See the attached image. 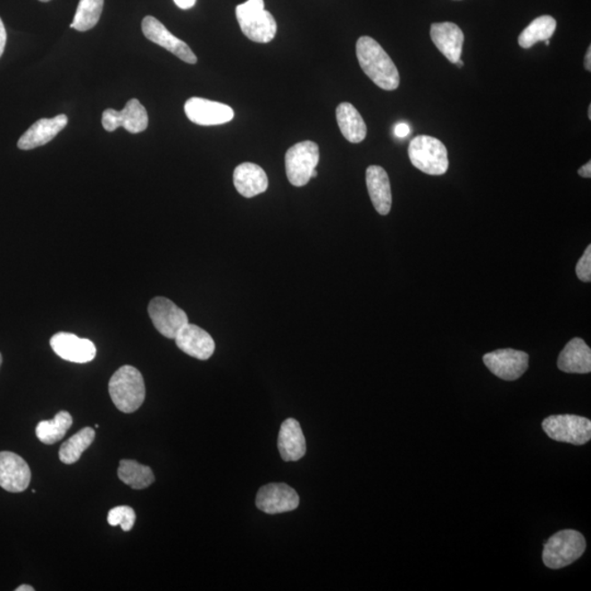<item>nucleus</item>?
Instances as JSON below:
<instances>
[{
	"instance_id": "obj_1",
	"label": "nucleus",
	"mask_w": 591,
	"mask_h": 591,
	"mask_svg": "<svg viewBox=\"0 0 591 591\" xmlns=\"http://www.w3.org/2000/svg\"><path fill=\"white\" fill-rule=\"evenodd\" d=\"M356 55L362 71L379 88L392 91L400 86V74L391 57L374 38L362 37L356 43Z\"/></svg>"
},
{
	"instance_id": "obj_2",
	"label": "nucleus",
	"mask_w": 591,
	"mask_h": 591,
	"mask_svg": "<svg viewBox=\"0 0 591 591\" xmlns=\"http://www.w3.org/2000/svg\"><path fill=\"white\" fill-rule=\"evenodd\" d=\"M109 394L116 409L123 413L137 412L146 398L142 374L133 366L119 368L110 379Z\"/></svg>"
},
{
	"instance_id": "obj_3",
	"label": "nucleus",
	"mask_w": 591,
	"mask_h": 591,
	"mask_svg": "<svg viewBox=\"0 0 591 591\" xmlns=\"http://www.w3.org/2000/svg\"><path fill=\"white\" fill-rule=\"evenodd\" d=\"M237 21L241 31L256 43H269L278 32L275 19L264 8V0H248L236 8Z\"/></svg>"
},
{
	"instance_id": "obj_4",
	"label": "nucleus",
	"mask_w": 591,
	"mask_h": 591,
	"mask_svg": "<svg viewBox=\"0 0 591 591\" xmlns=\"http://www.w3.org/2000/svg\"><path fill=\"white\" fill-rule=\"evenodd\" d=\"M409 157L415 168L429 176H443L449 169L447 148L439 139L428 135L411 140Z\"/></svg>"
},
{
	"instance_id": "obj_5",
	"label": "nucleus",
	"mask_w": 591,
	"mask_h": 591,
	"mask_svg": "<svg viewBox=\"0 0 591 591\" xmlns=\"http://www.w3.org/2000/svg\"><path fill=\"white\" fill-rule=\"evenodd\" d=\"M586 550V540L580 532L562 530L547 540L542 559L546 568L560 570L573 564Z\"/></svg>"
},
{
	"instance_id": "obj_6",
	"label": "nucleus",
	"mask_w": 591,
	"mask_h": 591,
	"mask_svg": "<svg viewBox=\"0 0 591 591\" xmlns=\"http://www.w3.org/2000/svg\"><path fill=\"white\" fill-rule=\"evenodd\" d=\"M542 429L556 442L581 445L587 444L591 439V421L583 416L552 415L542 421Z\"/></svg>"
},
{
	"instance_id": "obj_7",
	"label": "nucleus",
	"mask_w": 591,
	"mask_h": 591,
	"mask_svg": "<svg viewBox=\"0 0 591 591\" xmlns=\"http://www.w3.org/2000/svg\"><path fill=\"white\" fill-rule=\"evenodd\" d=\"M320 159V150L316 143L304 140L294 145L285 154L286 174L294 187H304L312 180Z\"/></svg>"
},
{
	"instance_id": "obj_8",
	"label": "nucleus",
	"mask_w": 591,
	"mask_h": 591,
	"mask_svg": "<svg viewBox=\"0 0 591 591\" xmlns=\"http://www.w3.org/2000/svg\"><path fill=\"white\" fill-rule=\"evenodd\" d=\"M148 313L157 331L171 340H174L188 323L187 313L164 297L154 298L149 304Z\"/></svg>"
},
{
	"instance_id": "obj_9",
	"label": "nucleus",
	"mask_w": 591,
	"mask_h": 591,
	"mask_svg": "<svg viewBox=\"0 0 591 591\" xmlns=\"http://www.w3.org/2000/svg\"><path fill=\"white\" fill-rule=\"evenodd\" d=\"M483 362L492 374L503 380L513 381L520 379L527 371L529 367V355L512 348H504L486 354Z\"/></svg>"
},
{
	"instance_id": "obj_10",
	"label": "nucleus",
	"mask_w": 591,
	"mask_h": 591,
	"mask_svg": "<svg viewBox=\"0 0 591 591\" xmlns=\"http://www.w3.org/2000/svg\"><path fill=\"white\" fill-rule=\"evenodd\" d=\"M103 125L106 132H114L124 128L128 132L138 134L148 128V114L145 106L137 99H130L122 111L105 110Z\"/></svg>"
},
{
	"instance_id": "obj_11",
	"label": "nucleus",
	"mask_w": 591,
	"mask_h": 591,
	"mask_svg": "<svg viewBox=\"0 0 591 591\" xmlns=\"http://www.w3.org/2000/svg\"><path fill=\"white\" fill-rule=\"evenodd\" d=\"M255 503L261 512L276 515L297 510L299 496L287 484L270 483L260 488Z\"/></svg>"
},
{
	"instance_id": "obj_12",
	"label": "nucleus",
	"mask_w": 591,
	"mask_h": 591,
	"mask_svg": "<svg viewBox=\"0 0 591 591\" xmlns=\"http://www.w3.org/2000/svg\"><path fill=\"white\" fill-rule=\"evenodd\" d=\"M142 30L144 36L149 41L166 48L167 51L171 52L172 54L187 62V64H196L197 57L194 54L190 46L180 38L174 37L158 19L153 16L145 17L142 22Z\"/></svg>"
},
{
	"instance_id": "obj_13",
	"label": "nucleus",
	"mask_w": 591,
	"mask_h": 591,
	"mask_svg": "<svg viewBox=\"0 0 591 591\" xmlns=\"http://www.w3.org/2000/svg\"><path fill=\"white\" fill-rule=\"evenodd\" d=\"M184 111L191 122L201 126H214L230 122L234 110L229 105L203 98L188 99Z\"/></svg>"
},
{
	"instance_id": "obj_14",
	"label": "nucleus",
	"mask_w": 591,
	"mask_h": 591,
	"mask_svg": "<svg viewBox=\"0 0 591 591\" xmlns=\"http://www.w3.org/2000/svg\"><path fill=\"white\" fill-rule=\"evenodd\" d=\"M30 482L31 470L26 460L11 452L0 453V487L4 491L24 492Z\"/></svg>"
},
{
	"instance_id": "obj_15",
	"label": "nucleus",
	"mask_w": 591,
	"mask_h": 591,
	"mask_svg": "<svg viewBox=\"0 0 591 591\" xmlns=\"http://www.w3.org/2000/svg\"><path fill=\"white\" fill-rule=\"evenodd\" d=\"M51 347L62 360L86 364L95 360L96 348L88 338H80L75 334L61 332L52 337Z\"/></svg>"
},
{
	"instance_id": "obj_16",
	"label": "nucleus",
	"mask_w": 591,
	"mask_h": 591,
	"mask_svg": "<svg viewBox=\"0 0 591 591\" xmlns=\"http://www.w3.org/2000/svg\"><path fill=\"white\" fill-rule=\"evenodd\" d=\"M174 340L182 352L196 360H210L215 352V342L211 334L196 324L187 323Z\"/></svg>"
},
{
	"instance_id": "obj_17",
	"label": "nucleus",
	"mask_w": 591,
	"mask_h": 591,
	"mask_svg": "<svg viewBox=\"0 0 591 591\" xmlns=\"http://www.w3.org/2000/svg\"><path fill=\"white\" fill-rule=\"evenodd\" d=\"M430 37L438 51L453 64L462 60L464 35L457 24L453 22L433 23Z\"/></svg>"
},
{
	"instance_id": "obj_18",
	"label": "nucleus",
	"mask_w": 591,
	"mask_h": 591,
	"mask_svg": "<svg viewBox=\"0 0 591 591\" xmlns=\"http://www.w3.org/2000/svg\"><path fill=\"white\" fill-rule=\"evenodd\" d=\"M69 123L65 114H60L53 119H41L33 124L18 140V148L31 150L45 146L54 139Z\"/></svg>"
},
{
	"instance_id": "obj_19",
	"label": "nucleus",
	"mask_w": 591,
	"mask_h": 591,
	"mask_svg": "<svg viewBox=\"0 0 591 591\" xmlns=\"http://www.w3.org/2000/svg\"><path fill=\"white\" fill-rule=\"evenodd\" d=\"M278 445L280 457L286 462H298L306 454V438L298 420L287 419L283 421Z\"/></svg>"
},
{
	"instance_id": "obj_20",
	"label": "nucleus",
	"mask_w": 591,
	"mask_h": 591,
	"mask_svg": "<svg viewBox=\"0 0 591 591\" xmlns=\"http://www.w3.org/2000/svg\"><path fill=\"white\" fill-rule=\"evenodd\" d=\"M366 183L375 210L382 216L389 214L392 206V192L389 176L385 169L379 166L368 167Z\"/></svg>"
},
{
	"instance_id": "obj_21",
	"label": "nucleus",
	"mask_w": 591,
	"mask_h": 591,
	"mask_svg": "<svg viewBox=\"0 0 591 591\" xmlns=\"http://www.w3.org/2000/svg\"><path fill=\"white\" fill-rule=\"evenodd\" d=\"M559 370L568 374H589L591 371V350L583 338L570 340L557 360Z\"/></svg>"
},
{
	"instance_id": "obj_22",
	"label": "nucleus",
	"mask_w": 591,
	"mask_h": 591,
	"mask_svg": "<svg viewBox=\"0 0 591 591\" xmlns=\"http://www.w3.org/2000/svg\"><path fill=\"white\" fill-rule=\"evenodd\" d=\"M234 184L242 196L251 198L268 190L269 179L258 164L245 162L235 169Z\"/></svg>"
},
{
	"instance_id": "obj_23",
	"label": "nucleus",
	"mask_w": 591,
	"mask_h": 591,
	"mask_svg": "<svg viewBox=\"0 0 591 591\" xmlns=\"http://www.w3.org/2000/svg\"><path fill=\"white\" fill-rule=\"evenodd\" d=\"M337 121L343 137L352 144H360L367 137V126L355 106L343 103L337 106Z\"/></svg>"
},
{
	"instance_id": "obj_24",
	"label": "nucleus",
	"mask_w": 591,
	"mask_h": 591,
	"mask_svg": "<svg viewBox=\"0 0 591 591\" xmlns=\"http://www.w3.org/2000/svg\"><path fill=\"white\" fill-rule=\"evenodd\" d=\"M118 476L121 481L134 489L147 488L154 481L153 470L135 460H121Z\"/></svg>"
},
{
	"instance_id": "obj_25",
	"label": "nucleus",
	"mask_w": 591,
	"mask_h": 591,
	"mask_svg": "<svg viewBox=\"0 0 591 591\" xmlns=\"http://www.w3.org/2000/svg\"><path fill=\"white\" fill-rule=\"evenodd\" d=\"M72 425V418L69 412L61 411L51 420H42L37 424L36 433L40 442L53 445L60 442Z\"/></svg>"
},
{
	"instance_id": "obj_26",
	"label": "nucleus",
	"mask_w": 591,
	"mask_h": 591,
	"mask_svg": "<svg viewBox=\"0 0 591 591\" xmlns=\"http://www.w3.org/2000/svg\"><path fill=\"white\" fill-rule=\"evenodd\" d=\"M556 30V21L551 16H541L531 21L518 37V43L522 48H530L537 42L550 40Z\"/></svg>"
},
{
	"instance_id": "obj_27",
	"label": "nucleus",
	"mask_w": 591,
	"mask_h": 591,
	"mask_svg": "<svg viewBox=\"0 0 591 591\" xmlns=\"http://www.w3.org/2000/svg\"><path fill=\"white\" fill-rule=\"evenodd\" d=\"M96 437L95 429L86 428L79 430L62 445L60 449V460L65 464H74L81 457V454L90 447Z\"/></svg>"
},
{
	"instance_id": "obj_28",
	"label": "nucleus",
	"mask_w": 591,
	"mask_h": 591,
	"mask_svg": "<svg viewBox=\"0 0 591 591\" xmlns=\"http://www.w3.org/2000/svg\"><path fill=\"white\" fill-rule=\"evenodd\" d=\"M104 0H80L71 28L79 32L91 30L99 22Z\"/></svg>"
},
{
	"instance_id": "obj_29",
	"label": "nucleus",
	"mask_w": 591,
	"mask_h": 591,
	"mask_svg": "<svg viewBox=\"0 0 591 591\" xmlns=\"http://www.w3.org/2000/svg\"><path fill=\"white\" fill-rule=\"evenodd\" d=\"M137 521V513L132 507L118 506L109 512L108 522L110 526H121L123 531L132 530Z\"/></svg>"
},
{
	"instance_id": "obj_30",
	"label": "nucleus",
	"mask_w": 591,
	"mask_h": 591,
	"mask_svg": "<svg viewBox=\"0 0 591 591\" xmlns=\"http://www.w3.org/2000/svg\"><path fill=\"white\" fill-rule=\"evenodd\" d=\"M576 275L581 282H591V246H587L578 265H576Z\"/></svg>"
},
{
	"instance_id": "obj_31",
	"label": "nucleus",
	"mask_w": 591,
	"mask_h": 591,
	"mask_svg": "<svg viewBox=\"0 0 591 591\" xmlns=\"http://www.w3.org/2000/svg\"><path fill=\"white\" fill-rule=\"evenodd\" d=\"M411 133L410 126L406 123H399L395 125V134L396 137L404 138L408 137Z\"/></svg>"
},
{
	"instance_id": "obj_32",
	"label": "nucleus",
	"mask_w": 591,
	"mask_h": 591,
	"mask_svg": "<svg viewBox=\"0 0 591 591\" xmlns=\"http://www.w3.org/2000/svg\"><path fill=\"white\" fill-rule=\"evenodd\" d=\"M7 32L4 29L2 18H0V57L4 54V47H6Z\"/></svg>"
},
{
	"instance_id": "obj_33",
	"label": "nucleus",
	"mask_w": 591,
	"mask_h": 591,
	"mask_svg": "<svg viewBox=\"0 0 591 591\" xmlns=\"http://www.w3.org/2000/svg\"><path fill=\"white\" fill-rule=\"evenodd\" d=\"M173 2L179 8L184 9V11H187V9L194 7L196 0H173Z\"/></svg>"
},
{
	"instance_id": "obj_34",
	"label": "nucleus",
	"mask_w": 591,
	"mask_h": 591,
	"mask_svg": "<svg viewBox=\"0 0 591 591\" xmlns=\"http://www.w3.org/2000/svg\"><path fill=\"white\" fill-rule=\"evenodd\" d=\"M579 174L580 177H583V178H586V179H590L591 178V162H588L587 163L584 164V166L579 169Z\"/></svg>"
},
{
	"instance_id": "obj_35",
	"label": "nucleus",
	"mask_w": 591,
	"mask_h": 591,
	"mask_svg": "<svg viewBox=\"0 0 591 591\" xmlns=\"http://www.w3.org/2000/svg\"><path fill=\"white\" fill-rule=\"evenodd\" d=\"M585 70L587 71H591V47H588L587 53L585 56Z\"/></svg>"
},
{
	"instance_id": "obj_36",
	"label": "nucleus",
	"mask_w": 591,
	"mask_h": 591,
	"mask_svg": "<svg viewBox=\"0 0 591 591\" xmlns=\"http://www.w3.org/2000/svg\"><path fill=\"white\" fill-rule=\"evenodd\" d=\"M16 591H35V588H33L32 586L21 585L16 588Z\"/></svg>"
},
{
	"instance_id": "obj_37",
	"label": "nucleus",
	"mask_w": 591,
	"mask_h": 591,
	"mask_svg": "<svg viewBox=\"0 0 591 591\" xmlns=\"http://www.w3.org/2000/svg\"><path fill=\"white\" fill-rule=\"evenodd\" d=\"M457 64L459 65V67H462L463 66V62L462 60H459L457 62Z\"/></svg>"
},
{
	"instance_id": "obj_38",
	"label": "nucleus",
	"mask_w": 591,
	"mask_h": 591,
	"mask_svg": "<svg viewBox=\"0 0 591 591\" xmlns=\"http://www.w3.org/2000/svg\"><path fill=\"white\" fill-rule=\"evenodd\" d=\"M588 118H589V120H591V105H589V108H588Z\"/></svg>"
},
{
	"instance_id": "obj_39",
	"label": "nucleus",
	"mask_w": 591,
	"mask_h": 591,
	"mask_svg": "<svg viewBox=\"0 0 591 591\" xmlns=\"http://www.w3.org/2000/svg\"><path fill=\"white\" fill-rule=\"evenodd\" d=\"M3 364V356L2 354H0V367H2Z\"/></svg>"
},
{
	"instance_id": "obj_40",
	"label": "nucleus",
	"mask_w": 591,
	"mask_h": 591,
	"mask_svg": "<svg viewBox=\"0 0 591 591\" xmlns=\"http://www.w3.org/2000/svg\"><path fill=\"white\" fill-rule=\"evenodd\" d=\"M40 2H42V3H48V2H51V0H40Z\"/></svg>"
},
{
	"instance_id": "obj_41",
	"label": "nucleus",
	"mask_w": 591,
	"mask_h": 591,
	"mask_svg": "<svg viewBox=\"0 0 591 591\" xmlns=\"http://www.w3.org/2000/svg\"><path fill=\"white\" fill-rule=\"evenodd\" d=\"M545 42V46H550V40H546Z\"/></svg>"
}]
</instances>
